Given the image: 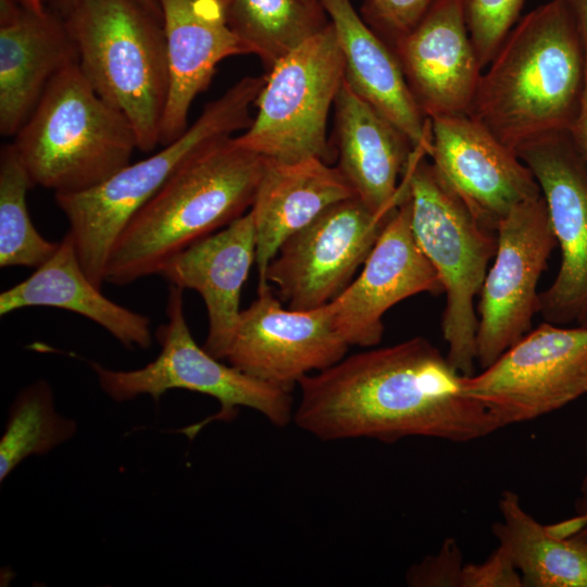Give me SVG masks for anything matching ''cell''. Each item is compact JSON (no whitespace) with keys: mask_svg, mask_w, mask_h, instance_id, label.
I'll return each mask as SVG.
<instances>
[{"mask_svg":"<svg viewBox=\"0 0 587 587\" xmlns=\"http://www.w3.org/2000/svg\"><path fill=\"white\" fill-rule=\"evenodd\" d=\"M422 336L346 355L303 377L292 422L323 441L421 436L467 442L502 428Z\"/></svg>","mask_w":587,"mask_h":587,"instance_id":"1","label":"cell"},{"mask_svg":"<svg viewBox=\"0 0 587 587\" xmlns=\"http://www.w3.org/2000/svg\"><path fill=\"white\" fill-rule=\"evenodd\" d=\"M587 57L572 13L551 0L514 25L482 73L469 115L516 151L567 132L583 92Z\"/></svg>","mask_w":587,"mask_h":587,"instance_id":"2","label":"cell"},{"mask_svg":"<svg viewBox=\"0 0 587 587\" xmlns=\"http://www.w3.org/2000/svg\"><path fill=\"white\" fill-rule=\"evenodd\" d=\"M264 163L234 137L191 158L123 230L109 257L105 282L123 286L159 275L182 250L243 215Z\"/></svg>","mask_w":587,"mask_h":587,"instance_id":"3","label":"cell"},{"mask_svg":"<svg viewBox=\"0 0 587 587\" xmlns=\"http://www.w3.org/2000/svg\"><path fill=\"white\" fill-rule=\"evenodd\" d=\"M264 83L265 75L241 78L157 153L127 164L89 189L54 195L80 264L96 286L101 288L105 282L109 257L123 230L164 184L191 158L249 127L250 107Z\"/></svg>","mask_w":587,"mask_h":587,"instance_id":"4","label":"cell"},{"mask_svg":"<svg viewBox=\"0 0 587 587\" xmlns=\"http://www.w3.org/2000/svg\"><path fill=\"white\" fill-rule=\"evenodd\" d=\"M62 17L83 75L128 120L138 149L153 150L168 93L162 15L138 0H77Z\"/></svg>","mask_w":587,"mask_h":587,"instance_id":"5","label":"cell"},{"mask_svg":"<svg viewBox=\"0 0 587 587\" xmlns=\"http://www.w3.org/2000/svg\"><path fill=\"white\" fill-rule=\"evenodd\" d=\"M14 137L33 184L54 195L102 183L129 164L138 149L128 120L96 92L77 62L52 79Z\"/></svg>","mask_w":587,"mask_h":587,"instance_id":"6","label":"cell"},{"mask_svg":"<svg viewBox=\"0 0 587 587\" xmlns=\"http://www.w3.org/2000/svg\"><path fill=\"white\" fill-rule=\"evenodd\" d=\"M426 155V149L414 148L402 176L410 196V224L446 294L441 332L448 344L447 359L461 375L469 376L476 363L474 302L496 254L497 232L474 216Z\"/></svg>","mask_w":587,"mask_h":587,"instance_id":"7","label":"cell"},{"mask_svg":"<svg viewBox=\"0 0 587 587\" xmlns=\"http://www.w3.org/2000/svg\"><path fill=\"white\" fill-rule=\"evenodd\" d=\"M184 289L170 285L165 324L158 327L160 345L157 358L136 370H112L89 362L102 391L113 401H130L148 395L154 401L168 390L184 389L208 395L220 403L212 416L183 429L192 438L208 423L230 421L239 408H249L276 427H285L294 417L291 391L248 375L222 363L193 339L184 312Z\"/></svg>","mask_w":587,"mask_h":587,"instance_id":"8","label":"cell"},{"mask_svg":"<svg viewBox=\"0 0 587 587\" xmlns=\"http://www.w3.org/2000/svg\"><path fill=\"white\" fill-rule=\"evenodd\" d=\"M344 77L342 53L329 23L265 74L257 115L235 142L271 161L320 158L329 163L327 117Z\"/></svg>","mask_w":587,"mask_h":587,"instance_id":"9","label":"cell"},{"mask_svg":"<svg viewBox=\"0 0 587 587\" xmlns=\"http://www.w3.org/2000/svg\"><path fill=\"white\" fill-rule=\"evenodd\" d=\"M462 386L502 427L558 410L587 392V326L545 321Z\"/></svg>","mask_w":587,"mask_h":587,"instance_id":"10","label":"cell"},{"mask_svg":"<svg viewBox=\"0 0 587 587\" xmlns=\"http://www.w3.org/2000/svg\"><path fill=\"white\" fill-rule=\"evenodd\" d=\"M496 232L494 263L479 291L476 362L483 369L530 330L538 282L558 245L542 195L516 205Z\"/></svg>","mask_w":587,"mask_h":587,"instance_id":"11","label":"cell"},{"mask_svg":"<svg viewBox=\"0 0 587 587\" xmlns=\"http://www.w3.org/2000/svg\"><path fill=\"white\" fill-rule=\"evenodd\" d=\"M392 213H375L358 197L335 203L283 242L265 282L289 309L329 303L351 284Z\"/></svg>","mask_w":587,"mask_h":587,"instance_id":"12","label":"cell"},{"mask_svg":"<svg viewBox=\"0 0 587 587\" xmlns=\"http://www.w3.org/2000/svg\"><path fill=\"white\" fill-rule=\"evenodd\" d=\"M535 176L561 249L560 270L539 294L538 313L555 325L587 326V168L567 132L515 151Z\"/></svg>","mask_w":587,"mask_h":587,"instance_id":"13","label":"cell"},{"mask_svg":"<svg viewBox=\"0 0 587 587\" xmlns=\"http://www.w3.org/2000/svg\"><path fill=\"white\" fill-rule=\"evenodd\" d=\"M270 285L241 310L227 351L228 364L292 391L299 382L347 355L330 303L311 310L285 309Z\"/></svg>","mask_w":587,"mask_h":587,"instance_id":"14","label":"cell"},{"mask_svg":"<svg viewBox=\"0 0 587 587\" xmlns=\"http://www.w3.org/2000/svg\"><path fill=\"white\" fill-rule=\"evenodd\" d=\"M429 121L432 164L485 227L496 232L516 205L541 195L517 153L471 115Z\"/></svg>","mask_w":587,"mask_h":587,"instance_id":"15","label":"cell"},{"mask_svg":"<svg viewBox=\"0 0 587 587\" xmlns=\"http://www.w3.org/2000/svg\"><path fill=\"white\" fill-rule=\"evenodd\" d=\"M410 213L408 189L360 275L329 302L335 327L349 346L376 347L384 334L383 317L390 308L419 294L444 292L435 267L414 239Z\"/></svg>","mask_w":587,"mask_h":587,"instance_id":"16","label":"cell"},{"mask_svg":"<svg viewBox=\"0 0 587 587\" xmlns=\"http://www.w3.org/2000/svg\"><path fill=\"white\" fill-rule=\"evenodd\" d=\"M391 49L426 118L469 114L483 70L467 30L464 0H436Z\"/></svg>","mask_w":587,"mask_h":587,"instance_id":"17","label":"cell"},{"mask_svg":"<svg viewBox=\"0 0 587 587\" xmlns=\"http://www.w3.org/2000/svg\"><path fill=\"white\" fill-rule=\"evenodd\" d=\"M158 1L168 68V93L159 138V145L165 146L188 128L190 107L210 85L217 64L251 51L228 25L222 1Z\"/></svg>","mask_w":587,"mask_h":587,"instance_id":"18","label":"cell"},{"mask_svg":"<svg viewBox=\"0 0 587 587\" xmlns=\"http://www.w3.org/2000/svg\"><path fill=\"white\" fill-rule=\"evenodd\" d=\"M77 61L62 16L0 0V134L14 137L52 79Z\"/></svg>","mask_w":587,"mask_h":587,"instance_id":"19","label":"cell"},{"mask_svg":"<svg viewBox=\"0 0 587 587\" xmlns=\"http://www.w3.org/2000/svg\"><path fill=\"white\" fill-rule=\"evenodd\" d=\"M255 248L254 221L249 211L182 250L159 273L168 285L201 296L209 320L203 348L222 361L239 321L241 290L255 262Z\"/></svg>","mask_w":587,"mask_h":587,"instance_id":"20","label":"cell"},{"mask_svg":"<svg viewBox=\"0 0 587 587\" xmlns=\"http://www.w3.org/2000/svg\"><path fill=\"white\" fill-rule=\"evenodd\" d=\"M334 105L339 170L366 207L391 214L407 196L402 176L414 147L345 79Z\"/></svg>","mask_w":587,"mask_h":587,"instance_id":"21","label":"cell"},{"mask_svg":"<svg viewBox=\"0 0 587 587\" xmlns=\"http://www.w3.org/2000/svg\"><path fill=\"white\" fill-rule=\"evenodd\" d=\"M357 197L338 166L320 158L296 162L265 159L250 208L255 228L258 289L270 284L265 273L283 242L325 210Z\"/></svg>","mask_w":587,"mask_h":587,"instance_id":"22","label":"cell"},{"mask_svg":"<svg viewBox=\"0 0 587 587\" xmlns=\"http://www.w3.org/2000/svg\"><path fill=\"white\" fill-rule=\"evenodd\" d=\"M344 58L345 82L391 122L414 148L430 150V121L416 103L391 48L364 22L350 0H320Z\"/></svg>","mask_w":587,"mask_h":587,"instance_id":"23","label":"cell"},{"mask_svg":"<svg viewBox=\"0 0 587 587\" xmlns=\"http://www.w3.org/2000/svg\"><path fill=\"white\" fill-rule=\"evenodd\" d=\"M52 307L95 322L127 349H149L150 319L107 298L85 273L67 232L55 252L24 280L0 294V315Z\"/></svg>","mask_w":587,"mask_h":587,"instance_id":"24","label":"cell"},{"mask_svg":"<svg viewBox=\"0 0 587 587\" xmlns=\"http://www.w3.org/2000/svg\"><path fill=\"white\" fill-rule=\"evenodd\" d=\"M501 521L492 534L510 553L527 587H587V547L550 534L504 490L498 502Z\"/></svg>","mask_w":587,"mask_h":587,"instance_id":"25","label":"cell"},{"mask_svg":"<svg viewBox=\"0 0 587 587\" xmlns=\"http://www.w3.org/2000/svg\"><path fill=\"white\" fill-rule=\"evenodd\" d=\"M226 17L267 72L330 23L320 0H230Z\"/></svg>","mask_w":587,"mask_h":587,"instance_id":"26","label":"cell"},{"mask_svg":"<svg viewBox=\"0 0 587 587\" xmlns=\"http://www.w3.org/2000/svg\"><path fill=\"white\" fill-rule=\"evenodd\" d=\"M76 429L74 420L57 411L49 383L40 379L24 387L10 407L0 440V480L26 458L48 453L71 439Z\"/></svg>","mask_w":587,"mask_h":587,"instance_id":"27","label":"cell"},{"mask_svg":"<svg viewBox=\"0 0 587 587\" xmlns=\"http://www.w3.org/2000/svg\"><path fill=\"white\" fill-rule=\"evenodd\" d=\"M35 186L13 143L0 151V266L37 268L58 249L34 226L26 195Z\"/></svg>","mask_w":587,"mask_h":587,"instance_id":"28","label":"cell"},{"mask_svg":"<svg viewBox=\"0 0 587 587\" xmlns=\"http://www.w3.org/2000/svg\"><path fill=\"white\" fill-rule=\"evenodd\" d=\"M524 0H464V15L482 70L516 24Z\"/></svg>","mask_w":587,"mask_h":587,"instance_id":"29","label":"cell"},{"mask_svg":"<svg viewBox=\"0 0 587 587\" xmlns=\"http://www.w3.org/2000/svg\"><path fill=\"white\" fill-rule=\"evenodd\" d=\"M436 0H364V22L390 47L409 34Z\"/></svg>","mask_w":587,"mask_h":587,"instance_id":"30","label":"cell"},{"mask_svg":"<svg viewBox=\"0 0 587 587\" xmlns=\"http://www.w3.org/2000/svg\"><path fill=\"white\" fill-rule=\"evenodd\" d=\"M463 557L453 538H447L436 554L423 558L405 574L411 587H462Z\"/></svg>","mask_w":587,"mask_h":587,"instance_id":"31","label":"cell"},{"mask_svg":"<svg viewBox=\"0 0 587 587\" xmlns=\"http://www.w3.org/2000/svg\"><path fill=\"white\" fill-rule=\"evenodd\" d=\"M462 587H524L509 551L501 545L482 563L464 564Z\"/></svg>","mask_w":587,"mask_h":587,"instance_id":"32","label":"cell"},{"mask_svg":"<svg viewBox=\"0 0 587 587\" xmlns=\"http://www.w3.org/2000/svg\"><path fill=\"white\" fill-rule=\"evenodd\" d=\"M567 133L577 154L587 168V66L579 107Z\"/></svg>","mask_w":587,"mask_h":587,"instance_id":"33","label":"cell"},{"mask_svg":"<svg viewBox=\"0 0 587 587\" xmlns=\"http://www.w3.org/2000/svg\"><path fill=\"white\" fill-rule=\"evenodd\" d=\"M587 517L578 514L572 519L546 526L548 532L561 539H570L575 536L586 524Z\"/></svg>","mask_w":587,"mask_h":587,"instance_id":"34","label":"cell"},{"mask_svg":"<svg viewBox=\"0 0 587 587\" xmlns=\"http://www.w3.org/2000/svg\"><path fill=\"white\" fill-rule=\"evenodd\" d=\"M575 18L587 57V0H562Z\"/></svg>","mask_w":587,"mask_h":587,"instance_id":"35","label":"cell"},{"mask_svg":"<svg viewBox=\"0 0 587 587\" xmlns=\"http://www.w3.org/2000/svg\"><path fill=\"white\" fill-rule=\"evenodd\" d=\"M46 9L51 12L63 16L76 2L77 0H42ZM143 3L146 7L152 11L161 14V8L158 0H138Z\"/></svg>","mask_w":587,"mask_h":587,"instance_id":"36","label":"cell"},{"mask_svg":"<svg viewBox=\"0 0 587 587\" xmlns=\"http://www.w3.org/2000/svg\"><path fill=\"white\" fill-rule=\"evenodd\" d=\"M575 504L577 513L584 514L587 517V473L583 478L579 488V495ZM572 539H575L576 541L587 547V522L584 527L575 536L572 537Z\"/></svg>","mask_w":587,"mask_h":587,"instance_id":"37","label":"cell"},{"mask_svg":"<svg viewBox=\"0 0 587 587\" xmlns=\"http://www.w3.org/2000/svg\"><path fill=\"white\" fill-rule=\"evenodd\" d=\"M21 4H23L24 7L33 10V11H36V12H45L46 11V7L43 4V1L42 0H17Z\"/></svg>","mask_w":587,"mask_h":587,"instance_id":"38","label":"cell"},{"mask_svg":"<svg viewBox=\"0 0 587 587\" xmlns=\"http://www.w3.org/2000/svg\"><path fill=\"white\" fill-rule=\"evenodd\" d=\"M220 1H222V2L224 3V5L226 7L227 3H228L230 0H220Z\"/></svg>","mask_w":587,"mask_h":587,"instance_id":"39","label":"cell"}]
</instances>
